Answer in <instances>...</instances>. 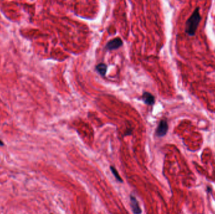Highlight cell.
<instances>
[{"label": "cell", "mask_w": 215, "mask_h": 214, "mask_svg": "<svg viewBox=\"0 0 215 214\" xmlns=\"http://www.w3.org/2000/svg\"><path fill=\"white\" fill-rule=\"evenodd\" d=\"M201 15L199 14V8H196L190 17L186 22L185 32L189 36H194L196 34L197 28L201 22Z\"/></svg>", "instance_id": "obj_1"}, {"label": "cell", "mask_w": 215, "mask_h": 214, "mask_svg": "<svg viewBox=\"0 0 215 214\" xmlns=\"http://www.w3.org/2000/svg\"><path fill=\"white\" fill-rule=\"evenodd\" d=\"M168 131V124L165 120H161L156 129V135L158 137L164 136Z\"/></svg>", "instance_id": "obj_2"}, {"label": "cell", "mask_w": 215, "mask_h": 214, "mask_svg": "<svg viewBox=\"0 0 215 214\" xmlns=\"http://www.w3.org/2000/svg\"><path fill=\"white\" fill-rule=\"evenodd\" d=\"M130 207L132 208V212L134 214H141L142 211L139 205V202L137 201L136 197L133 195H130Z\"/></svg>", "instance_id": "obj_3"}, {"label": "cell", "mask_w": 215, "mask_h": 214, "mask_svg": "<svg viewBox=\"0 0 215 214\" xmlns=\"http://www.w3.org/2000/svg\"><path fill=\"white\" fill-rule=\"evenodd\" d=\"M123 45V42L120 38H116L111 41H110L106 45V49L112 50H116L120 47H121Z\"/></svg>", "instance_id": "obj_4"}, {"label": "cell", "mask_w": 215, "mask_h": 214, "mask_svg": "<svg viewBox=\"0 0 215 214\" xmlns=\"http://www.w3.org/2000/svg\"><path fill=\"white\" fill-rule=\"evenodd\" d=\"M142 99L144 102L149 105H153L155 103V97L152 94L145 92L143 94Z\"/></svg>", "instance_id": "obj_5"}, {"label": "cell", "mask_w": 215, "mask_h": 214, "mask_svg": "<svg viewBox=\"0 0 215 214\" xmlns=\"http://www.w3.org/2000/svg\"><path fill=\"white\" fill-rule=\"evenodd\" d=\"M96 69L97 72L102 76H104L106 73L107 70V66L104 64H99L96 65Z\"/></svg>", "instance_id": "obj_6"}, {"label": "cell", "mask_w": 215, "mask_h": 214, "mask_svg": "<svg viewBox=\"0 0 215 214\" xmlns=\"http://www.w3.org/2000/svg\"><path fill=\"white\" fill-rule=\"evenodd\" d=\"M110 170L112 172V174L114 175V176L116 179V180L118 181H119L120 183H123V181H123V180L121 178L120 176L118 174V171L115 169V168L114 166H110Z\"/></svg>", "instance_id": "obj_7"}, {"label": "cell", "mask_w": 215, "mask_h": 214, "mask_svg": "<svg viewBox=\"0 0 215 214\" xmlns=\"http://www.w3.org/2000/svg\"><path fill=\"white\" fill-rule=\"evenodd\" d=\"M4 145H5L4 143L1 140H0V146H3Z\"/></svg>", "instance_id": "obj_8"}]
</instances>
